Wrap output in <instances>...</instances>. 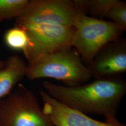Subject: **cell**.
<instances>
[{
	"mask_svg": "<svg viewBox=\"0 0 126 126\" xmlns=\"http://www.w3.org/2000/svg\"><path fill=\"white\" fill-rule=\"evenodd\" d=\"M46 92L54 99L82 113L102 115L105 122H116L117 111L126 92V83L116 78L96 79L75 86L44 81Z\"/></svg>",
	"mask_w": 126,
	"mask_h": 126,
	"instance_id": "obj_1",
	"label": "cell"
},
{
	"mask_svg": "<svg viewBox=\"0 0 126 126\" xmlns=\"http://www.w3.org/2000/svg\"><path fill=\"white\" fill-rule=\"evenodd\" d=\"M26 77L33 80L51 78L62 81L67 86L85 84L92 78L89 68L80 56L70 49L50 53L29 55Z\"/></svg>",
	"mask_w": 126,
	"mask_h": 126,
	"instance_id": "obj_2",
	"label": "cell"
},
{
	"mask_svg": "<svg viewBox=\"0 0 126 126\" xmlns=\"http://www.w3.org/2000/svg\"><path fill=\"white\" fill-rule=\"evenodd\" d=\"M77 9L72 47L89 64L100 50L108 43L120 39L125 31L111 21L89 16Z\"/></svg>",
	"mask_w": 126,
	"mask_h": 126,
	"instance_id": "obj_3",
	"label": "cell"
},
{
	"mask_svg": "<svg viewBox=\"0 0 126 126\" xmlns=\"http://www.w3.org/2000/svg\"><path fill=\"white\" fill-rule=\"evenodd\" d=\"M0 126H53L32 90L19 84L0 99Z\"/></svg>",
	"mask_w": 126,
	"mask_h": 126,
	"instance_id": "obj_4",
	"label": "cell"
},
{
	"mask_svg": "<svg viewBox=\"0 0 126 126\" xmlns=\"http://www.w3.org/2000/svg\"><path fill=\"white\" fill-rule=\"evenodd\" d=\"M77 11L73 0H29L22 14L15 19V25L47 24L73 27Z\"/></svg>",
	"mask_w": 126,
	"mask_h": 126,
	"instance_id": "obj_5",
	"label": "cell"
},
{
	"mask_svg": "<svg viewBox=\"0 0 126 126\" xmlns=\"http://www.w3.org/2000/svg\"><path fill=\"white\" fill-rule=\"evenodd\" d=\"M16 26L25 31L30 40L29 47L23 52L25 57L61 51L72 47L73 27L47 24H25Z\"/></svg>",
	"mask_w": 126,
	"mask_h": 126,
	"instance_id": "obj_6",
	"label": "cell"
},
{
	"mask_svg": "<svg viewBox=\"0 0 126 126\" xmlns=\"http://www.w3.org/2000/svg\"><path fill=\"white\" fill-rule=\"evenodd\" d=\"M39 94L44 102L43 111L53 126H126L119 121L111 123L95 120L61 103L44 90L40 91Z\"/></svg>",
	"mask_w": 126,
	"mask_h": 126,
	"instance_id": "obj_7",
	"label": "cell"
},
{
	"mask_svg": "<svg viewBox=\"0 0 126 126\" xmlns=\"http://www.w3.org/2000/svg\"><path fill=\"white\" fill-rule=\"evenodd\" d=\"M96 79L113 78L126 72V44L121 38L111 42L99 50L88 67Z\"/></svg>",
	"mask_w": 126,
	"mask_h": 126,
	"instance_id": "obj_8",
	"label": "cell"
},
{
	"mask_svg": "<svg viewBox=\"0 0 126 126\" xmlns=\"http://www.w3.org/2000/svg\"><path fill=\"white\" fill-rule=\"evenodd\" d=\"M27 64L17 55L9 57L0 69V99L11 92L12 89L27 73Z\"/></svg>",
	"mask_w": 126,
	"mask_h": 126,
	"instance_id": "obj_9",
	"label": "cell"
},
{
	"mask_svg": "<svg viewBox=\"0 0 126 126\" xmlns=\"http://www.w3.org/2000/svg\"><path fill=\"white\" fill-rule=\"evenodd\" d=\"M118 0H74L77 7L85 13L89 12L94 18H108Z\"/></svg>",
	"mask_w": 126,
	"mask_h": 126,
	"instance_id": "obj_10",
	"label": "cell"
},
{
	"mask_svg": "<svg viewBox=\"0 0 126 126\" xmlns=\"http://www.w3.org/2000/svg\"><path fill=\"white\" fill-rule=\"evenodd\" d=\"M5 45L12 50H22L23 52L29 48L30 40L25 31L20 27L15 26L5 33Z\"/></svg>",
	"mask_w": 126,
	"mask_h": 126,
	"instance_id": "obj_11",
	"label": "cell"
},
{
	"mask_svg": "<svg viewBox=\"0 0 126 126\" xmlns=\"http://www.w3.org/2000/svg\"><path fill=\"white\" fill-rule=\"evenodd\" d=\"M28 2L29 0H0V22L19 17Z\"/></svg>",
	"mask_w": 126,
	"mask_h": 126,
	"instance_id": "obj_12",
	"label": "cell"
},
{
	"mask_svg": "<svg viewBox=\"0 0 126 126\" xmlns=\"http://www.w3.org/2000/svg\"><path fill=\"white\" fill-rule=\"evenodd\" d=\"M111 21L126 30V3L124 1L118 0L113 7L107 18Z\"/></svg>",
	"mask_w": 126,
	"mask_h": 126,
	"instance_id": "obj_13",
	"label": "cell"
},
{
	"mask_svg": "<svg viewBox=\"0 0 126 126\" xmlns=\"http://www.w3.org/2000/svg\"><path fill=\"white\" fill-rule=\"evenodd\" d=\"M5 63V61L0 60V69H1L4 66Z\"/></svg>",
	"mask_w": 126,
	"mask_h": 126,
	"instance_id": "obj_14",
	"label": "cell"
}]
</instances>
